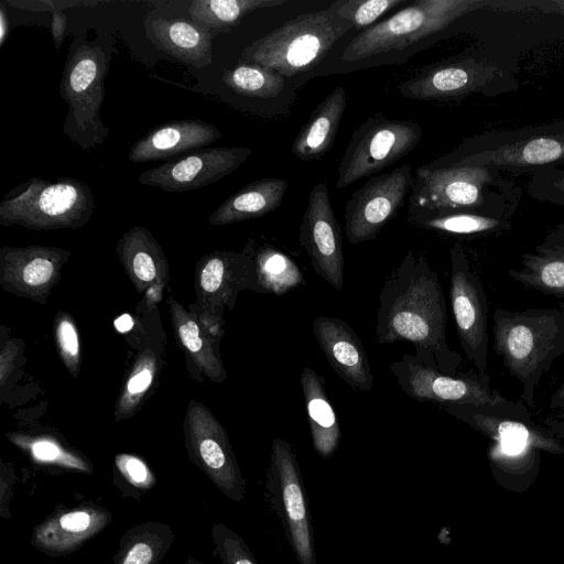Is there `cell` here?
I'll return each mask as SVG.
<instances>
[{"label":"cell","instance_id":"1","mask_svg":"<svg viewBox=\"0 0 564 564\" xmlns=\"http://www.w3.org/2000/svg\"><path fill=\"white\" fill-rule=\"evenodd\" d=\"M446 324V301L437 273L423 254L409 251L381 286L376 343H411L422 364L455 375L463 358L447 344Z\"/></svg>","mask_w":564,"mask_h":564},{"label":"cell","instance_id":"2","mask_svg":"<svg viewBox=\"0 0 564 564\" xmlns=\"http://www.w3.org/2000/svg\"><path fill=\"white\" fill-rule=\"evenodd\" d=\"M492 337L496 355L521 384V401L534 408L536 387L564 355V304L523 311L496 307Z\"/></svg>","mask_w":564,"mask_h":564},{"label":"cell","instance_id":"3","mask_svg":"<svg viewBox=\"0 0 564 564\" xmlns=\"http://www.w3.org/2000/svg\"><path fill=\"white\" fill-rule=\"evenodd\" d=\"M412 187L413 205L432 213L471 212L511 218L519 200L513 183L489 166H422Z\"/></svg>","mask_w":564,"mask_h":564},{"label":"cell","instance_id":"4","mask_svg":"<svg viewBox=\"0 0 564 564\" xmlns=\"http://www.w3.org/2000/svg\"><path fill=\"white\" fill-rule=\"evenodd\" d=\"M352 26L329 8L300 14L242 50L247 63L292 77L318 65Z\"/></svg>","mask_w":564,"mask_h":564},{"label":"cell","instance_id":"5","mask_svg":"<svg viewBox=\"0 0 564 564\" xmlns=\"http://www.w3.org/2000/svg\"><path fill=\"white\" fill-rule=\"evenodd\" d=\"M441 164L489 166L512 174L564 163V120L516 130L489 131L465 141Z\"/></svg>","mask_w":564,"mask_h":564},{"label":"cell","instance_id":"6","mask_svg":"<svg viewBox=\"0 0 564 564\" xmlns=\"http://www.w3.org/2000/svg\"><path fill=\"white\" fill-rule=\"evenodd\" d=\"M108 68L101 46L73 43L59 84L61 97L68 105L63 132L85 151L102 144L109 134L100 118Z\"/></svg>","mask_w":564,"mask_h":564},{"label":"cell","instance_id":"7","mask_svg":"<svg viewBox=\"0 0 564 564\" xmlns=\"http://www.w3.org/2000/svg\"><path fill=\"white\" fill-rule=\"evenodd\" d=\"M18 194L0 203V225H20L32 230L76 229L91 217L95 200L90 186L62 176L32 177Z\"/></svg>","mask_w":564,"mask_h":564},{"label":"cell","instance_id":"8","mask_svg":"<svg viewBox=\"0 0 564 564\" xmlns=\"http://www.w3.org/2000/svg\"><path fill=\"white\" fill-rule=\"evenodd\" d=\"M480 0H416L390 18L361 31L345 47L341 59L356 62L404 50L448 26L468 12L489 6Z\"/></svg>","mask_w":564,"mask_h":564},{"label":"cell","instance_id":"9","mask_svg":"<svg viewBox=\"0 0 564 564\" xmlns=\"http://www.w3.org/2000/svg\"><path fill=\"white\" fill-rule=\"evenodd\" d=\"M265 497L300 564H316L312 517L296 455L274 438L265 477Z\"/></svg>","mask_w":564,"mask_h":564},{"label":"cell","instance_id":"10","mask_svg":"<svg viewBox=\"0 0 564 564\" xmlns=\"http://www.w3.org/2000/svg\"><path fill=\"white\" fill-rule=\"evenodd\" d=\"M421 139L422 129L415 121L369 117L350 139L338 165L336 187H347L392 165Z\"/></svg>","mask_w":564,"mask_h":564},{"label":"cell","instance_id":"11","mask_svg":"<svg viewBox=\"0 0 564 564\" xmlns=\"http://www.w3.org/2000/svg\"><path fill=\"white\" fill-rule=\"evenodd\" d=\"M399 388L420 402L445 404H500L508 401L490 386L487 373H446L404 355L390 365Z\"/></svg>","mask_w":564,"mask_h":564},{"label":"cell","instance_id":"12","mask_svg":"<svg viewBox=\"0 0 564 564\" xmlns=\"http://www.w3.org/2000/svg\"><path fill=\"white\" fill-rule=\"evenodd\" d=\"M184 433L191 460L224 496L241 502L246 495V479L226 431L205 405L191 401Z\"/></svg>","mask_w":564,"mask_h":564},{"label":"cell","instance_id":"13","mask_svg":"<svg viewBox=\"0 0 564 564\" xmlns=\"http://www.w3.org/2000/svg\"><path fill=\"white\" fill-rule=\"evenodd\" d=\"M449 296L456 332L466 358L477 372L488 365V304L484 285L465 250L451 249Z\"/></svg>","mask_w":564,"mask_h":564},{"label":"cell","instance_id":"14","mask_svg":"<svg viewBox=\"0 0 564 564\" xmlns=\"http://www.w3.org/2000/svg\"><path fill=\"white\" fill-rule=\"evenodd\" d=\"M512 82L497 65L466 58L429 66L401 83L398 90L414 100H452L474 93L495 95L510 89Z\"/></svg>","mask_w":564,"mask_h":564},{"label":"cell","instance_id":"15","mask_svg":"<svg viewBox=\"0 0 564 564\" xmlns=\"http://www.w3.org/2000/svg\"><path fill=\"white\" fill-rule=\"evenodd\" d=\"M448 414L495 442L529 445L540 452L564 455V445L546 426L538 425L529 408L508 400L500 404H445Z\"/></svg>","mask_w":564,"mask_h":564},{"label":"cell","instance_id":"16","mask_svg":"<svg viewBox=\"0 0 564 564\" xmlns=\"http://www.w3.org/2000/svg\"><path fill=\"white\" fill-rule=\"evenodd\" d=\"M414 184L410 164L370 177L345 207V232L352 245L375 239L402 207Z\"/></svg>","mask_w":564,"mask_h":564},{"label":"cell","instance_id":"17","mask_svg":"<svg viewBox=\"0 0 564 564\" xmlns=\"http://www.w3.org/2000/svg\"><path fill=\"white\" fill-rule=\"evenodd\" d=\"M301 246L307 252L314 271L330 286L344 285V253L340 226L335 217L325 183L316 184L299 230Z\"/></svg>","mask_w":564,"mask_h":564},{"label":"cell","instance_id":"18","mask_svg":"<svg viewBox=\"0 0 564 564\" xmlns=\"http://www.w3.org/2000/svg\"><path fill=\"white\" fill-rule=\"evenodd\" d=\"M251 149L242 147L202 148L142 172L141 184L165 192H185L207 186L236 171Z\"/></svg>","mask_w":564,"mask_h":564},{"label":"cell","instance_id":"19","mask_svg":"<svg viewBox=\"0 0 564 564\" xmlns=\"http://www.w3.org/2000/svg\"><path fill=\"white\" fill-rule=\"evenodd\" d=\"M111 521L110 511L94 502L61 506L33 528L31 545L47 556H66L100 533Z\"/></svg>","mask_w":564,"mask_h":564},{"label":"cell","instance_id":"20","mask_svg":"<svg viewBox=\"0 0 564 564\" xmlns=\"http://www.w3.org/2000/svg\"><path fill=\"white\" fill-rule=\"evenodd\" d=\"M313 334L336 375L354 390L368 392L373 375L367 351L352 327L336 317L316 316Z\"/></svg>","mask_w":564,"mask_h":564},{"label":"cell","instance_id":"21","mask_svg":"<svg viewBox=\"0 0 564 564\" xmlns=\"http://www.w3.org/2000/svg\"><path fill=\"white\" fill-rule=\"evenodd\" d=\"M68 256V251L55 247H3L0 251L2 285L33 299L46 295Z\"/></svg>","mask_w":564,"mask_h":564},{"label":"cell","instance_id":"22","mask_svg":"<svg viewBox=\"0 0 564 564\" xmlns=\"http://www.w3.org/2000/svg\"><path fill=\"white\" fill-rule=\"evenodd\" d=\"M253 246L242 252L216 251L202 259L198 286L215 305L234 306L239 291H257Z\"/></svg>","mask_w":564,"mask_h":564},{"label":"cell","instance_id":"23","mask_svg":"<svg viewBox=\"0 0 564 564\" xmlns=\"http://www.w3.org/2000/svg\"><path fill=\"white\" fill-rule=\"evenodd\" d=\"M221 138L213 124L199 119H183L158 126L139 139L128 159L134 163L166 160L180 153L202 149Z\"/></svg>","mask_w":564,"mask_h":564},{"label":"cell","instance_id":"24","mask_svg":"<svg viewBox=\"0 0 564 564\" xmlns=\"http://www.w3.org/2000/svg\"><path fill=\"white\" fill-rule=\"evenodd\" d=\"M509 276L524 288L564 297V224L555 226L531 252L521 256Z\"/></svg>","mask_w":564,"mask_h":564},{"label":"cell","instance_id":"25","mask_svg":"<svg viewBox=\"0 0 564 564\" xmlns=\"http://www.w3.org/2000/svg\"><path fill=\"white\" fill-rule=\"evenodd\" d=\"M144 29L156 48L182 63L203 68L213 62V34L193 21L155 18Z\"/></svg>","mask_w":564,"mask_h":564},{"label":"cell","instance_id":"26","mask_svg":"<svg viewBox=\"0 0 564 564\" xmlns=\"http://www.w3.org/2000/svg\"><path fill=\"white\" fill-rule=\"evenodd\" d=\"M346 106V91L338 86L311 113L293 141L292 153L303 161L324 156L334 144Z\"/></svg>","mask_w":564,"mask_h":564},{"label":"cell","instance_id":"27","mask_svg":"<svg viewBox=\"0 0 564 564\" xmlns=\"http://www.w3.org/2000/svg\"><path fill=\"white\" fill-rule=\"evenodd\" d=\"M300 383L314 449L323 458H328L339 445L341 430L326 392L325 379L312 368L304 367Z\"/></svg>","mask_w":564,"mask_h":564},{"label":"cell","instance_id":"28","mask_svg":"<svg viewBox=\"0 0 564 564\" xmlns=\"http://www.w3.org/2000/svg\"><path fill=\"white\" fill-rule=\"evenodd\" d=\"M288 188L283 178L251 182L225 199L208 217L212 225H229L262 217L276 209Z\"/></svg>","mask_w":564,"mask_h":564},{"label":"cell","instance_id":"29","mask_svg":"<svg viewBox=\"0 0 564 564\" xmlns=\"http://www.w3.org/2000/svg\"><path fill=\"white\" fill-rule=\"evenodd\" d=\"M487 458L495 481L514 494L528 491L541 468V452L529 445L490 441Z\"/></svg>","mask_w":564,"mask_h":564},{"label":"cell","instance_id":"30","mask_svg":"<svg viewBox=\"0 0 564 564\" xmlns=\"http://www.w3.org/2000/svg\"><path fill=\"white\" fill-rule=\"evenodd\" d=\"M117 252L140 291L156 285L166 278V259L161 246L147 228H130L119 239Z\"/></svg>","mask_w":564,"mask_h":564},{"label":"cell","instance_id":"31","mask_svg":"<svg viewBox=\"0 0 564 564\" xmlns=\"http://www.w3.org/2000/svg\"><path fill=\"white\" fill-rule=\"evenodd\" d=\"M175 539L166 523L148 520L135 524L121 535L111 564H159Z\"/></svg>","mask_w":564,"mask_h":564},{"label":"cell","instance_id":"32","mask_svg":"<svg viewBox=\"0 0 564 564\" xmlns=\"http://www.w3.org/2000/svg\"><path fill=\"white\" fill-rule=\"evenodd\" d=\"M170 307L175 333L195 364L210 380H225L227 375L223 362L210 340L202 334L197 321L173 299L170 300Z\"/></svg>","mask_w":564,"mask_h":564},{"label":"cell","instance_id":"33","mask_svg":"<svg viewBox=\"0 0 564 564\" xmlns=\"http://www.w3.org/2000/svg\"><path fill=\"white\" fill-rule=\"evenodd\" d=\"M257 291L281 296L305 284L297 264L285 253L264 245L254 252Z\"/></svg>","mask_w":564,"mask_h":564},{"label":"cell","instance_id":"34","mask_svg":"<svg viewBox=\"0 0 564 564\" xmlns=\"http://www.w3.org/2000/svg\"><path fill=\"white\" fill-rule=\"evenodd\" d=\"M423 212V215L413 218L417 225L430 230L451 235H487L508 230L511 227V218L506 217L471 212Z\"/></svg>","mask_w":564,"mask_h":564},{"label":"cell","instance_id":"35","mask_svg":"<svg viewBox=\"0 0 564 564\" xmlns=\"http://www.w3.org/2000/svg\"><path fill=\"white\" fill-rule=\"evenodd\" d=\"M285 0H194L188 13L191 20L205 29H226L236 25L246 14L281 6Z\"/></svg>","mask_w":564,"mask_h":564},{"label":"cell","instance_id":"36","mask_svg":"<svg viewBox=\"0 0 564 564\" xmlns=\"http://www.w3.org/2000/svg\"><path fill=\"white\" fill-rule=\"evenodd\" d=\"M10 440L37 464L85 474L93 473V465L86 456L54 437L15 435Z\"/></svg>","mask_w":564,"mask_h":564},{"label":"cell","instance_id":"37","mask_svg":"<svg viewBox=\"0 0 564 564\" xmlns=\"http://www.w3.org/2000/svg\"><path fill=\"white\" fill-rule=\"evenodd\" d=\"M284 77L253 63H241L224 72L223 83L235 93L258 98L278 96L284 87Z\"/></svg>","mask_w":564,"mask_h":564},{"label":"cell","instance_id":"38","mask_svg":"<svg viewBox=\"0 0 564 564\" xmlns=\"http://www.w3.org/2000/svg\"><path fill=\"white\" fill-rule=\"evenodd\" d=\"M156 371V358L152 351H144L137 360L127 379L116 406V419H128L139 406L152 384Z\"/></svg>","mask_w":564,"mask_h":564},{"label":"cell","instance_id":"39","mask_svg":"<svg viewBox=\"0 0 564 564\" xmlns=\"http://www.w3.org/2000/svg\"><path fill=\"white\" fill-rule=\"evenodd\" d=\"M406 0H337L329 9L350 23L354 29L366 30L390 9Z\"/></svg>","mask_w":564,"mask_h":564},{"label":"cell","instance_id":"40","mask_svg":"<svg viewBox=\"0 0 564 564\" xmlns=\"http://www.w3.org/2000/svg\"><path fill=\"white\" fill-rule=\"evenodd\" d=\"M214 553L223 564H258L243 539L223 522L212 527Z\"/></svg>","mask_w":564,"mask_h":564},{"label":"cell","instance_id":"41","mask_svg":"<svg viewBox=\"0 0 564 564\" xmlns=\"http://www.w3.org/2000/svg\"><path fill=\"white\" fill-rule=\"evenodd\" d=\"M529 175L528 193L531 197L564 207V167L545 166Z\"/></svg>","mask_w":564,"mask_h":564},{"label":"cell","instance_id":"42","mask_svg":"<svg viewBox=\"0 0 564 564\" xmlns=\"http://www.w3.org/2000/svg\"><path fill=\"white\" fill-rule=\"evenodd\" d=\"M115 466L124 484H127L129 488H132V495L145 494L156 484V479L150 467L143 459L135 455H117Z\"/></svg>","mask_w":564,"mask_h":564},{"label":"cell","instance_id":"43","mask_svg":"<svg viewBox=\"0 0 564 564\" xmlns=\"http://www.w3.org/2000/svg\"><path fill=\"white\" fill-rule=\"evenodd\" d=\"M56 344L62 360L69 372L76 376L80 359V345L76 326L66 314H61L56 321Z\"/></svg>","mask_w":564,"mask_h":564},{"label":"cell","instance_id":"44","mask_svg":"<svg viewBox=\"0 0 564 564\" xmlns=\"http://www.w3.org/2000/svg\"><path fill=\"white\" fill-rule=\"evenodd\" d=\"M14 478L12 468L2 465L0 482V517L2 519L11 518L9 503L13 494Z\"/></svg>","mask_w":564,"mask_h":564},{"label":"cell","instance_id":"45","mask_svg":"<svg viewBox=\"0 0 564 564\" xmlns=\"http://www.w3.org/2000/svg\"><path fill=\"white\" fill-rule=\"evenodd\" d=\"M67 18L61 11H53L51 33L56 51H59L64 43Z\"/></svg>","mask_w":564,"mask_h":564},{"label":"cell","instance_id":"46","mask_svg":"<svg viewBox=\"0 0 564 564\" xmlns=\"http://www.w3.org/2000/svg\"><path fill=\"white\" fill-rule=\"evenodd\" d=\"M17 347L11 343L8 344L1 354V382L4 384L6 376L10 371L9 367L12 366V360L15 356Z\"/></svg>","mask_w":564,"mask_h":564},{"label":"cell","instance_id":"47","mask_svg":"<svg viewBox=\"0 0 564 564\" xmlns=\"http://www.w3.org/2000/svg\"><path fill=\"white\" fill-rule=\"evenodd\" d=\"M558 438L564 440V416H547L542 421Z\"/></svg>","mask_w":564,"mask_h":564},{"label":"cell","instance_id":"48","mask_svg":"<svg viewBox=\"0 0 564 564\" xmlns=\"http://www.w3.org/2000/svg\"><path fill=\"white\" fill-rule=\"evenodd\" d=\"M549 408L552 411L564 410V380L561 382L558 388L553 391L549 400Z\"/></svg>","mask_w":564,"mask_h":564},{"label":"cell","instance_id":"49","mask_svg":"<svg viewBox=\"0 0 564 564\" xmlns=\"http://www.w3.org/2000/svg\"><path fill=\"white\" fill-rule=\"evenodd\" d=\"M115 326L120 333H127L132 328L133 319L130 315L123 314L115 321Z\"/></svg>","mask_w":564,"mask_h":564},{"label":"cell","instance_id":"50","mask_svg":"<svg viewBox=\"0 0 564 564\" xmlns=\"http://www.w3.org/2000/svg\"><path fill=\"white\" fill-rule=\"evenodd\" d=\"M8 32H9V21L7 19L6 10H4L3 6H1V10H0V45L1 46L4 43Z\"/></svg>","mask_w":564,"mask_h":564},{"label":"cell","instance_id":"51","mask_svg":"<svg viewBox=\"0 0 564 564\" xmlns=\"http://www.w3.org/2000/svg\"><path fill=\"white\" fill-rule=\"evenodd\" d=\"M183 564H204V563L200 562L199 560H197L196 557L188 555L186 561Z\"/></svg>","mask_w":564,"mask_h":564}]
</instances>
